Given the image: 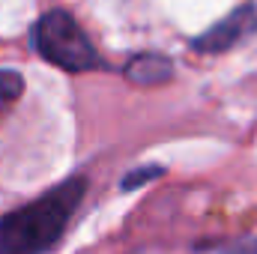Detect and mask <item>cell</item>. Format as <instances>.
<instances>
[{
	"label": "cell",
	"instance_id": "8992f818",
	"mask_svg": "<svg viewBox=\"0 0 257 254\" xmlns=\"http://www.w3.org/2000/svg\"><path fill=\"white\" fill-rule=\"evenodd\" d=\"M159 174H162V168H156V165L153 168H144V171H132L126 180H123V189L126 191L138 189L141 183H150V177H159Z\"/></svg>",
	"mask_w": 257,
	"mask_h": 254
},
{
	"label": "cell",
	"instance_id": "6da1fadb",
	"mask_svg": "<svg viewBox=\"0 0 257 254\" xmlns=\"http://www.w3.org/2000/svg\"><path fill=\"white\" fill-rule=\"evenodd\" d=\"M87 183L72 177L33 203L0 218V254H42L63 236L69 218L84 200Z\"/></svg>",
	"mask_w": 257,
	"mask_h": 254
},
{
	"label": "cell",
	"instance_id": "277c9868",
	"mask_svg": "<svg viewBox=\"0 0 257 254\" xmlns=\"http://www.w3.org/2000/svg\"><path fill=\"white\" fill-rule=\"evenodd\" d=\"M171 75H174V63L165 54H138L126 66V78L132 84H141V87L165 84Z\"/></svg>",
	"mask_w": 257,
	"mask_h": 254
},
{
	"label": "cell",
	"instance_id": "3957f363",
	"mask_svg": "<svg viewBox=\"0 0 257 254\" xmlns=\"http://www.w3.org/2000/svg\"><path fill=\"white\" fill-rule=\"evenodd\" d=\"M254 33H257V6L254 3H242L230 15H224L218 24L203 30L192 42V48L200 51V54H224V51L236 48L239 42H245Z\"/></svg>",
	"mask_w": 257,
	"mask_h": 254
},
{
	"label": "cell",
	"instance_id": "7a4b0ae2",
	"mask_svg": "<svg viewBox=\"0 0 257 254\" xmlns=\"http://www.w3.org/2000/svg\"><path fill=\"white\" fill-rule=\"evenodd\" d=\"M33 48L57 69L66 72H93L102 69V57L87 39V33L78 27L72 12L51 9L45 12L33 27Z\"/></svg>",
	"mask_w": 257,
	"mask_h": 254
},
{
	"label": "cell",
	"instance_id": "5b68a950",
	"mask_svg": "<svg viewBox=\"0 0 257 254\" xmlns=\"http://www.w3.org/2000/svg\"><path fill=\"white\" fill-rule=\"evenodd\" d=\"M21 93H24V78L15 69H0V120L21 99Z\"/></svg>",
	"mask_w": 257,
	"mask_h": 254
}]
</instances>
